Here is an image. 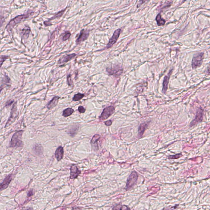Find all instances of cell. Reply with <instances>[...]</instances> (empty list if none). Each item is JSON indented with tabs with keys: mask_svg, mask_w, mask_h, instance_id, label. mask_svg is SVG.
Wrapping results in <instances>:
<instances>
[{
	"mask_svg": "<svg viewBox=\"0 0 210 210\" xmlns=\"http://www.w3.org/2000/svg\"><path fill=\"white\" fill-rule=\"evenodd\" d=\"M106 71L110 75L115 76H119L122 74L123 72V69L118 65L113 66L111 68H109L106 69Z\"/></svg>",
	"mask_w": 210,
	"mask_h": 210,
	"instance_id": "30bf717a",
	"label": "cell"
},
{
	"mask_svg": "<svg viewBox=\"0 0 210 210\" xmlns=\"http://www.w3.org/2000/svg\"><path fill=\"white\" fill-rule=\"evenodd\" d=\"M121 29H118L116 30L114 32L113 36L110 39L109 43L106 46V48H109L111 47L115 44L118 38H119V35L121 32Z\"/></svg>",
	"mask_w": 210,
	"mask_h": 210,
	"instance_id": "ba28073f",
	"label": "cell"
},
{
	"mask_svg": "<svg viewBox=\"0 0 210 210\" xmlns=\"http://www.w3.org/2000/svg\"><path fill=\"white\" fill-rule=\"evenodd\" d=\"M138 175L136 171H133L130 174L127 180L126 184V189L128 190H129L132 186L136 184L138 181Z\"/></svg>",
	"mask_w": 210,
	"mask_h": 210,
	"instance_id": "5b68a950",
	"label": "cell"
},
{
	"mask_svg": "<svg viewBox=\"0 0 210 210\" xmlns=\"http://www.w3.org/2000/svg\"><path fill=\"white\" fill-rule=\"evenodd\" d=\"M10 78H8V76H5L3 78L2 80L1 81V84L3 83V84L1 85V87H2L3 85L4 86L5 85H7V83H10Z\"/></svg>",
	"mask_w": 210,
	"mask_h": 210,
	"instance_id": "4316f807",
	"label": "cell"
},
{
	"mask_svg": "<svg viewBox=\"0 0 210 210\" xmlns=\"http://www.w3.org/2000/svg\"><path fill=\"white\" fill-rule=\"evenodd\" d=\"M182 156L183 155L182 153H179V154H176L173 155L169 156L168 157V158L169 159H177L182 157Z\"/></svg>",
	"mask_w": 210,
	"mask_h": 210,
	"instance_id": "83f0119b",
	"label": "cell"
},
{
	"mask_svg": "<svg viewBox=\"0 0 210 210\" xmlns=\"http://www.w3.org/2000/svg\"><path fill=\"white\" fill-rule=\"evenodd\" d=\"M74 127H72L70 129V131H69V133L72 136H74L76 134L77 131H78V126H76V125L75 126L74 128Z\"/></svg>",
	"mask_w": 210,
	"mask_h": 210,
	"instance_id": "d4e9b609",
	"label": "cell"
},
{
	"mask_svg": "<svg viewBox=\"0 0 210 210\" xmlns=\"http://www.w3.org/2000/svg\"><path fill=\"white\" fill-rule=\"evenodd\" d=\"M85 95L81 93H78V94H76L73 98V101H78L81 100L84 97Z\"/></svg>",
	"mask_w": 210,
	"mask_h": 210,
	"instance_id": "603a6c76",
	"label": "cell"
},
{
	"mask_svg": "<svg viewBox=\"0 0 210 210\" xmlns=\"http://www.w3.org/2000/svg\"><path fill=\"white\" fill-rule=\"evenodd\" d=\"M18 115L17 102H15L13 105V108L11 110L10 116L8 119V121L6 123L5 127H7L10 125L13 122L15 121L16 117H17Z\"/></svg>",
	"mask_w": 210,
	"mask_h": 210,
	"instance_id": "52a82bcc",
	"label": "cell"
},
{
	"mask_svg": "<svg viewBox=\"0 0 210 210\" xmlns=\"http://www.w3.org/2000/svg\"><path fill=\"white\" fill-rule=\"evenodd\" d=\"M89 31L87 30L83 29L80 32V34L76 42V44H79L82 42L86 40L89 35Z\"/></svg>",
	"mask_w": 210,
	"mask_h": 210,
	"instance_id": "9c48e42d",
	"label": "cell"
},
{
	"mask_svg": "<svg viewBox=\"0 0 210 210\" xmlns=\"http://www.w3.org/2000/svg\"><path fill=\"white\" fill-rule=\"evenodd\" d=\"M112 210H131L130 208L125 205L117 204L112 208Z\"/></svg>",
	"mask_w": 210,
	"mask_h": 210,
	"instance_id": "d6986e66",
	"label": "cell"
},
{
	"mask_svg": "<svg viewBox=\"0 0 210 210\" xmlns=\"http://www.w3.org/2000/svg\"><path fill=\"white\" fill-rule=\"evenodd\" d=\"M147 127H148V124L146 123H142L138 127V138H140L142 137L144 131H145Z\"/></svg>",
	"mask_w": 210,
	"mask_h": 210,
	"instance_id": "2e32d148",
	"label": "cell"
},
{
	"mask_svg": "<svg viewBox=\"0 0 210 210\" xmlns=\"http://www.w3.org/2000/svg\"><path fill=\"white\" fill-rule=\"evenodd\" d=\"M67 82H68V83L69 86H72V85H73V81L71 78V75L70 74H68V76H67Z\"/></svg>",
	"mask_w": 210,
	"mask_h": 210,
	"instance_id": "f1b7e54d",
	"label": "cell"
},
{
	"mask_svg": "<svg viewBox=\"0 0 210 210\" xmlns=\"http://www.w3.org/2000/svg\"><path fill=\"white\" fill-rule=\"evenodd\" d=\"M204 53H198L193 56L192 61V68L193 70L199 68L203 63Z\"/></svg>",
	"mask_w": 210,
	"mask_h": 210,
	"instance_id": "3957f363",
	"label": "cell"
},
{
	"mask_svg": "<svg viewBox=\"0 0 210 210\" xmlns=\"http://www.w3.org/2000/svg\"><path fill=\"white\" fill-rule=\"evenodd\" d=\"M156 21L157 25L158 26H159L165 25V23L166 22V20L162 18L160 13L158 14L157 15L156 18Z\"/></svg>",
	"mask_w": 210,
	"mask_h": 210,
	"instance_id": "ffe728a7",
	"label": "cell"
},
{
	"mask_svg": "<svg viewBox=\"0 0 210 210\" xmlns=\"http://www.w3.org/2000/svg\"><path fill=\"white\" fill-rule=\"evenodd\" d=\"M44 24L45 26H50L52 25V24H51V23L50 21H44Z\"/></svg>",
	"mask_w": 210,
	"mask_h": 210,
	"instance_id": "e575fe53",
	"label": "cell"
},
{
	"mask_svg": "<svg viewBox=\"0 0 210 210\" xmlns=\"http://www.w3.org/2000/svg\"><path fill=\"white\" fill-rule=\"evenodd\" d=\"M178 206H179V205H176L175 206H173V207H167V208L164 209L163 210H175L176 209Z\"/></svg>",
	"mask_w": 210,
	"mask_h": 210,
	"instance_id": "4dcf8cb0",
	"label": "cell"
},
{
	"mask_svg": "<svg viewBox=\"0 0 210 210\" xmlns=\"http://www.w3.org/2000/svg\"><path fill=\"white\" fill-rule=\"evenodd\" d=\"M105 125L107 126H111L112 125V121L111 120H109L108 121H105Z\"/></svg>",
	"mask_w": 210,
	"mask_h": 210,
	"instance_id": "836d02e7",
	"label": "cell"
},
{
	"mask_svg": "<svg viewBox=\"0 0 210 210\" xmlns=\"http://www.w3.org/2000/svg\"><path fill=\"white\" fill-rule=\"evenodd\" d=\"M26 210H32V208H28V209H26Z\"/></svg>",
	"mask_w": 210,
	"mask_h": 210,
	"instance_id": "f35d334b",
	"label": "cell"
},
{
	"mask_svg": "<svg viewBox=\"0 0 210 210\" xmlns=\"http://www.w3.org/2000/svg\"><path fill=\"white\" fill-rule=\"evenodd\" d=\"M78 111L81 113H84L85 112V109L83 106H80L78 108Z\"/></svg>",
	"mask_w": 210,
	"mask_h": 210,
	"instance_id": "d6a6232c",
	"label": "cell"
},
{
	"mask_svg": "<svg viewBox=\"0 0 210 210\" xmlns=\"http://www.w3.org/2000/svg\"><path fill=\"white\" fill-rule=\"evenodd\" d=\"M206 73H207V74L210 75V68L207 69Z\"/></svg>",
	"mask_w": 210,
	"mask_h": 210,
	"instance_id": "74e56055",
	"label": "cell"
},
{
	"mask_svg": "<svg viewBox=\"0 0 210 210\" xmlns=\"http://www.w3.org/2000/svg\"><path fill=\"white\" fill-rule=\"evenodd\" d=\"M76 56V54L74 53L70 54L64 55L59 59L58 61V63L59 64H63L64 63H67L68 62L70 61L73 58L75 57Z\"/></svg>",
	"mask_w": 210,
	"mask_h": 210,
	"instance_id": "7c38bea8",
	"label": "cell"
},
{
	"mask_svg": "<svg viewBox=\"0 0 210 210\" xmlns=\"http://www.w3.org/2000/svg\"><path fill=\"white\" fill-rule=\"evenodd\" d=\"M81 171L78 168L77 165H72L70 168V178L71 179H76L78 176L81 174Z\"/></svg>",
	"mask_w": 210,
	"mask_h": 210,
	"instance_id": "8fae6325",
	"label": "cell"
},
{
	"mask_svg": "<svg viewBox=\"0 0 210 210\" xmlns=\"http://www.w3.org/2000/svg\"><path fill=\"white\" fill-rule=\"evenodd\" d=\"M204 111L201 107L198 108L197 110L196 113L195 118L190 122L189 127L190 128L193 127L197 125L199 123L202 122L203 120Z\"/></svg>",
	"mask_w": 210,
	"mask_h": 210,
	"instance_id": "277c9868",
	"label": "cell"
},
{
	"mask_svg": "<svg viewBox=\"0 0 210 210\" xmlns=\"http://www.w3.org/2000/svg\"><path fill=\"white\" fill-rule=\"evenodd\" d=\"M73 210H81V209L79 207H74L73 208Z\"/></svg>",
	"mask_w": 210,
	"mask_h": 210,
	"instance_id": "8d00e7d4",
	"label": "cell"
},
{
	"mask_svg": "<svg viewBox=\"0 0 210 210\" xmlns=\"http://www.w3.org/2000/svg\"><path fill=\"white\" fill-rule=\"evenodd\" d=\"M32 13H32L29 12V13H27V14L19 15L16 17H15L12 19L9 22V23L6 26V28L7 29V30H10L16 25H17V24H19V22H20L21 21L23 20V19H27L30 16Z\"/></svg>",
	"mask_w": 210,
	"mask_h": 210,
	"instance_id": "7a4b0ae2",
	"label": "cell"
},
{
	"mask_svg": "<svg viewBox=\"0 0 210 210\" xmlns=\"http://www.w3.org/2000/svg\"><path fill=\"white\" fill-rule=\"evenodd\" d=\"M9 57L8 56H1V67L3 63Z\"/></svg>",
	"mask_w": 210,
	"mask_h": 210,
	"instance_id": "f546056e",
	"label": "cell"
},
{
	"mask_svg": "<svg viewBox=\"0 0 210 210\" xmlns=\"http://www.w3.org/2000/svg\"><path fill=\"white\" fill-rule=\"evenodd\" d=\"M55 156L58 161H60L63 158L64 156V149L61 146H59L56 150Z\"/></svg>",
	"mask_w": 210,
	"mask_h": 210,
	"instance_id": "9a60e30c",
	"label": "cell"
},
{
	"mask_svg": "<svg viewBox=\"0 0 210 210\" xmlns=\"http://www.w3.org/2000/svg\"><path fill=\"white\" fill-rule=\"evenodd\" d=\"M14 100L13 99L9 100L5 104V107H9V106H10L13 103H14Z\"/></svg>",
	"mask_w": 210,
	"mask_h": 210,
	"instance_id": "1f68e13d",
	"label": "cell"
},
{
	"mask_svg": "<svg viewBox=\"0 0 210 210\" xmlns=\"http://www.w3.org/2000/svg\"><path fill=\"white\" fill-rule=\"evenodd\" d=\"M30 30V28L28 26L26 27L23 29L21 32V36H22V39L25 40L28 39L29 36Z\"/></svg>",
	"mask_w": 210,
	"mask_h": 210,
	"instance_id": "ac0fdd59",
	"label": "cell"
},
{
	"mask_svg": "<svg viewBox=\"0 0 210 210\" xmlns=\"http://www.w3.org/2000/svg\"><path fill=\"white\" fill-rule=\"evenodd\" d=\"M24 131L22 130L19 131L14 133L11 139L10 142V147H22L23 146V142L21 140L22 135Z\"/></svg>",
	"mask_w": 210,
	"mask_h": 210,
	"instance_id": "6da1fadb",
	"label": "cell"
},
{
	"mask_svg": "<svg viewBox=\"0 0 210 210\" xmlns=\"http://www.w3.org/2000/svg\"><path fill=\"white\" fill-rule=\"evenodd\" d=\"M115 112V108L114 106H110L106 107L103 109L99 119L101 121L106 120L111 116Z\"/></svg>",
	"mask_w": 210,
	"mask_h": 210,
	"instance_id": "8992f818",
	"label": "cell"
},
{
	"mask_svg": "<svg viewBox=\"0 0 210 210\" xmlns=\"http://www.w3.org/2000/svg\"><path fill=\"white\" fill-rule=\"evenodd\" d=\"M12 177H13V175L12 174H10L5 178L3 182L1 184V191L5 190L8 187V185H9L12 181Z\"/></svg>",
	"mask_w": 210,
	"mask_h": 210,
	"instance_id": "5bb4252c",
	"label": "cell"
},
{
	"mask_svg": "<svg viewBox=\"0 0 210 210\" xmlns=\"http://www.w3.org/2000/svg\"><path fill=\"white\" fill-rule=\"evenodd\" d=\"M172 70L170 71L168 74L164 77L163 82V89H162V92H163V94H165L166 93V92H167V89H168V86L169 82L170 77L172 73Z\"/></svg>",
	"mask_w": 210,
	"mask_h": 210,
	"instance_id": "4fadbf2b",
	"label": "cell"
},
{
	"mask_svg": "<svg viewBox=\"0 0 210 210\" xmlns=\"http://www.w3.org/2000/svg\"><path fill=\"white\" fill-rule=\"evenodd\" d=\"M66 9L64 10H61V11H60L58 13H57L56 14H55V15L53 17H51L50 19H49V20H54L55 19L61 17L63 14H64V12H65Z\"/></svg>",
	"mask_w": 210,
	"mask_h": 210,
	"instance_id": "cb8c5ba5",
	"label": "cell"
},
{
	"mask_svg": "<svg viewBox=\"0 0 210 210\" xmlns=\"http://www.w3.org/2000/svg\"><path fill=\"white\" fill-rule=\"evenodd\" d=\"M60 97H55L50 101L48 103L47 107V109L48 110H51V109H53L56 107L57 105L59 99Z\"/></svg>",
	"mask_w": 210,
	"mask_h": 210,
	"instance_id": "e0dca14e",
	"label": "cell"
},
{
	"mask_svg": "<svg viewBox=\"0 0 210 210\" xmlns=\"http://www.w3.org/2000/svg\"></svg>",
	"mask_w": 210,
	"mask_h": 210,
	"instance_id": "ab89813d",
	"label": "cell"
},
{
	"mask_svg": "<svg viewBox=\"0 0 210 210\" xmlns=\"http://www.w3.org/2000/svg\"><path fill=\"white\" fill-rule=\"evenodd\" d=\"M33 195V190H29V191L28 192V193L27 196L28 197H30L31 196H32Z\"/></svg>",
	"mask_w": 210,
	"mask_h": 210,
	"instance_id": "d590c367",
	"label": "cell"
},
{
	"mask_svg": "<svg viewBox=\"0 0 210 210\" xmlns=\"http://www.w3.org/2000/svg\"><path fill=\"white\" fill-rule=\"evenodd\" d=\"M100 138V136L99 134H96L93 136L91 139V143L92 144H97Z\"/></svg>",
	"mask_w": 210,
	"mask_h": 210,
	"instance_id": "484cf974",
	"label": "cell"
},
{
	"mask_svg": "<svg viewBox=\"0 0 210 210\" xmlns=\"http://www.w3.org/2000/svg\"><path fill=\"white\" fill-rule=\"evenodd\" d=\"M74 112V110H73V109H72V108H68V109H65V110H64L62 115L64 117H68L71 115Z\"/></svg>",
	"mask_w": 210,
	"mask_h": 210,
	"instance_id": "44dd1931",
	"label": "cell"
},
{
	"mask_svg": "<svg viewBox=\"0 0 210 210\" xmlns=\"http://www.w3.org/2000/svg\"><path fill=\"white\" fill-rule=\"evenodd\" d=\"M71 35V34L70 31H66L62 34V41L68 40L70 37Z\"/></svg>",
	"mask_w": 210,
	"mask_h": 210,
	"instance_id": "7402d4cb",
	"label": "cell"
}]
</instances>
